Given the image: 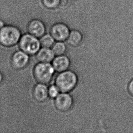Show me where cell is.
<instances>
[{
    "label": "cell",
    "instance_id": "7a4b0ae2",
    "mask_svg": "<svg viewBox=\"0 0 133 133\" xmlns=\"http://www.w3.org/2000/svg\"><path fill=\"white\" fill-rule=\"evenodd\" d=\"M22 32L15 25H5L0 30V44L5 47L14 46L19 42Z\"/></svg>",
    "mask_w": 133,
    "mask_h": 133
},
{
    "label": "cell",
    "instance_id": "2e32d148",
    "mask_svg": "<svg viewBox=\"0 0 133 133\" xmlns=\"http://www.w3.org/2000/svg\"><path fill=\"white\" fill-rule=\"evenodd\" d=\"M60 90L56 84L51 85L48 87L49 96L51 98L55 99L60 94Z\"/></svg>",
    "mask_w": 133,
    "mask_h": 133
},
{
    "label": "cell",
    "instance_id": "e0dca14e",
    "mask_svg": "<svg viewBox=\"0 0 133 133\" xmlns=\"http://www.w3.org/2000/svg\"><path fill=\"white\" fill-rule=\"evenodd\" d=\"M70 2L71 0H60L59 6L62 8L67 7L70 4Z\"/></svg>",
    "mask_w": 133,
    "mask_h": 133
},
{
    "label": "cell",
    "instance_id": "ba28073f",
    "mask_svg": "<svg viewBox=\"0 0 133 133\" xmlns=\"http://www.w3.org/2000/svg\"><path fill=\"white\" fill-rule=\"evenodd\" d=\"M27 32L37 38H40L46 33V28L41 20L33 19L28 24Z\"/></svg>",
    "mask_w": 133,
    "mask_h": 133
},
{
    "label": "cell",
    "instance_id": "ffe728a7",
    "mask_svg": "<svg viewBox=\"0 0 133 133\" xmlns=\"http://www.w3.org/2000/svg\"><path fill=\"white\" fill-rule=\"evenodd\" d=\"M3 80V76L2 73V72L0 71V85H1L2 81Z\"/></svg>",
    "mask_w": 133,
    "mask_h": 133
},
{
    "label": "cell",
    "instance_id": "9c48e42d",
    "mask_svg": "<svg viewBox=\"0 0 133 133\" xmlns=\"http://www.w3.org/2000/svg\"><path fill=\"white\" fill-rule=\"evenodd\" d=\"M70 65V59L64 55L56 56L52 61V66L55 71L59 73L68 70Z\"/></svg>",
    "mask_w": 133,
    "mask_h": 133
},
{
    "label": "cell",
    "instance_id": "8fae6325",
    "mask_svg": "<svg viewBox=\"0 0 133 133\" xmlns=\"http://www.w3.org/2000/svg\"><path fill=\"white\" fill-rule=\"evenodd\" d=\"M55 55L51 49L42 47L36 54V59L39 62L50 63L52 62Z\"/></svg>",
    "mask_w": 133,
    "mask_h": 133
},
{
    "label": "cell",
    "instance_id": "6da1fadb",
    "mask_svg": "<svg viewBox=\"0 0 133 133\" xmlns=\"http://www.w3.org/2000/svg\"><path fill=\"white\" fill-rule=\"evenodd\" d=\"M78 77L71 70L60 72L56 78L55 84L62 93H69L75 88L77 84Z\"/></svg>",
    "mask_w": 133,
    "mask_h": 133
},
{
    "label": "cell",
    "instance_id": "4fadbf2b",
    "mask_svg": "<svg viewBox=\"0 0 133 133\" xmlns=\"http://www.w3.org/2000/svg\"><path fill=\"white\" fill-rule=\"evenodd\" d=\"M55 40L50 33H45L40 38V42L42 47L50 48L55 43Z\"/></svg>",
    "mask_w": 133,
    "mask_h": 133
},
{
    "label": "cell",
    "instance_id": "ac0fdd59",
    "mask_svg": "<svg viewBox=\"0 0 133 133\" xmlns=\"http://www.w3.org/2000/svg\"><path fill=\"white\" fill-rule=\"evenodd\" d=\"M128 91L129 93L133 96V79L130 81L128 87Z\"/></svg>",
    "mask_w": 133,
    "mask_h": 133
},
{
    "label": "cell",
    "instance_id": "3957f363",
    "mask_svg": "<svg viewBox=\"0 0 133 133\" xmlns=\"http://www.w3.org/2000/svg\"><path fill=\"white\" fill-rule=\"evenodd\" d=\"M55 70L50 63L39 62L34 68L33 74L38 83L47 84L51 81Z\"/></svg>",
    "mask_w": 133,
    "mask_h": 133
},
{
    "label": "cell",
    "instance_id": "277c9868",
    "mask_svg": "<svg viewBox=\"0 0 133 133\" xmlns=\"http://www.w3.org/2000/svg\"><path fill=\"white\" fill-rule=\"evenodd\" d=\"M38 39L28 33L22 35L19 42L21 50L29 56L36 55L42 46Z\"/></svg>",
    "mask_w": 133,
    "mask_h": 133
},
{
    "label": "cell",
    "instance_id": "9a60e30c",
    "mask_svg": "<svg viewBox=\"0 0 133 133\" xmlns=\"http://www.w3.org/2000/svg\"><path fill=\"white\" fill-rule=\"evenodd\" d=\"M60 0H42L43 3L49 9H55L59 6Z\"/></svg>",
    "mask_w": 133,
    "mask_h": 133
},
{
    "label": "cell",
    "instance_id": "5b68a950",
    "mask_svg": "<svg viewBox=\"0 0 133 133\" xmlns=\"http://www.w3.org/2000/svg\"><path fill=\"white\" fill-rule=\"evenodd\" d=\"M70 30L67 25L63 23L54 24L50 29V35L56 42H65L68 38Z\"/></svg>",
    "mask_w": 133,
    "mask_h": 133
},
{
    "label": "cell",
    "instance_id": "5bb4252c",
    "mask_svg": "<svg viewBox=\"0 0 133 133\" xmlns=\"http://www.w3.org/2000/svg\"><path fill=\"white\" fill-rule=\"evenodd\" d=\"M51 49L55 56H61L64 55L66 50V46L63 42H57L54 44Z\"/></svg>",
    "mask_w": 133,
    "mask_h": 133
},
{
    "label": "cell",
    "instance_id": "7c38bea8",
    "mask_svg": "<svg viewBox=\"0 0 133 133\" xmlns=\"http://www.w3.org/2000/svg\"><path fill=\"white\" fill-rule=\"evenodd\" d=\"M83 38V34L80 31L77 30H72L70 31L67 41L70 46L77 47L81 44Z\"/></svg>",
    "mask_w": 133,
    "mask_h": 133
},
{
    "label": "cell",
    "instance_id": "d6986e66",
    "mask_svg": "<svg viewBox=\"0 0 133 133\" xmlns=\"http://www.w3.org/2000/svg\"><path fill=\"white\" fill-rule=\"evenodd\" d=\"M5 26V24L2 20H0V30Z\"/></svg>",
    "mask_w": 133,
    "mask_h": 133
},
{
    "label": "cell",
    "instance_id": "52a82bcc",
    "mask_svg": "<svg viewBox=\"0 0 133 133\" xmlns=\"http://www.w3.org/2000/svg\"><path fill=\"white\" fill-rule=\"evenodd\" d=\"M30 62L29 55L20 50L14 52L11 57V65L17 70L23 69L27 66Z\"/></svg>",
    "mask_w": 133,
    "mask_h": 133
},
{
    "label": "cell",
    "instance_id": "30bf717a",
    "mask_svg": "<svg viewBox=\"0 0 133 133\" xmlns=\"http://www.w3.org/2000/svg\"><path fill=\"white\" fill-rule=\"evenodd\" d=\"M32 94L33 98L37 102H44L49 97L48 87L46 84L39 83L34 87Z\"/></svg>",
    "mask_w": 133,
    "mask_h": 133
},
{
    "label": "cell",
    "instance_id": "8992f818",
    "mask_svg": "<svg viewBox=\"0 0 133 133\" xmlns=\"http://www.w3.org/2000/svg\"><path fill=\"white\" fill-rule=\"evenodd\" d=\"M55 106L59 111L62 112L68 111L73 105V99L69 93L59 94L55 99Z\"/></svg>",
    "mask_w": 133,
    "mask_h": 133
}]
</instances>
